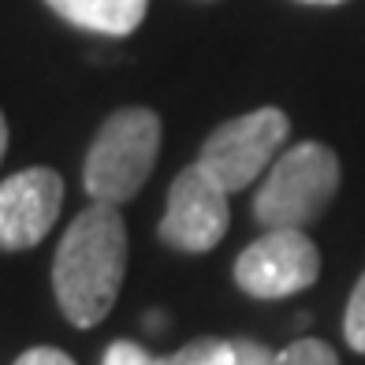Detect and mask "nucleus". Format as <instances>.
I'll return each mask as SVG.
<instances>
[{"label":"nucleus","instance_id":"nucleus-1","mask_svg":"<svg viewBox=\"0 0 365 365\" xmlns=\"http://www.w3.org/2000/svg\"><path fill=\"white\" fill-rule=\"evenodd\" d=\"M127 272V224L120 205L93 202L68 224L53 261V291L60 313L75 328L108 317Z\"/></svg>","mask_w":365,"mask_h":365},{"label":"nucleus","instance_id":"nucleus-2","mask_svg":"<svg viewBox=\"0 0 365 365\" xmlns=\"http://www.w3.org/2000/svg\"><path fill=\"white\" fill-rule=\"evenodd\" d=\"M160 153V115L153 108L130 105L112 112L93 135V145L86 153L82 182L93 202L123 205L142 187Z\"/></svg>","mask_w":365,"mask_h":365},{"label":"nucleus","instance_id":"nucleus-3","mask_svg":"<svg viewBox=\"0 0 365 365\" xmlns=\"http://www.w3.org/2000/svg\"><path fill=\"white\" fill-rule=\"evenodd\" d=\"M339 190V157L321 142H302L279 153L254 197L264 227H306L331 205Z\"/></svg>","mask_w":365,"mask_h":365},{"label":"nucleus","instance_id":"nucleus-4","mask_svg":"<svg viewBox=\"0 0 365 365\" xmlns=\"http://www.w3.org/2000/svg\"><path fill=\"white\" fill-rule=\"evenodd\" d=\"M287 135H291V120L279 108L272 105L254 108L212 130L194 164L209 179H217L227 194H235L250 187L264 168H272Z\"/></svg>","mask_w":365,"mask_h":365},{"label":"nucleus","instance_id":"nucleus-5","mask_svg":"<svg viewBox=\"0 0 365 365\" xmlns=\"http://www.w3.org/2000/svg\"><path fill=\"white\" fill-rule=\"evenodd\" d=\"M321 250L302 227H269L235 261V284L250 298H287L317 284Z\"/></svg>","mask_w":365,"mask_h":365},{"label":"nucleus","instance_id":"nucleus-6","mask_svg":"<svg viewBox=\"0 0 365 365\" xmlns=\"http://www.w3.org/2000/svg\"><path fill=\"white\" fill-rule=\"evenodd\" d=\"M227 190L197 164L182 168L168 187V209L160 217V242L179 254H209L227 235Z\"/></svg>","mask_w":365,"mask_h":365},{"label":"nucleus","instance_id":"nucleus-7","mask_svg":"<svg viewBox=\"0 0 365 365\" xmlns=\"http://www.w3.org/2000/svg\"><path fill=\"white\" fill-rule=\"evenodd\" d=\"M63 205V179L53 168H26L0 182V254L38 246Z\"/></svg>","mask_w":365,"mask_h":365},{"label":"nucleus","instance_id":"nucleus-8","mask_svg":"<svg viewBox=\"0 0 365 365\" xmlns=\"http://www.w3.org/2000/svg\"><path fill=\"white\" fill-rule=\"evenodd\" d=\"M71 26L93 30L105 38H127L142 26L149 0H45Z\"/></svg>","mask_w":365,"mask_h":365},{"label":"nucleus","instance_id":"nucleus-9","mask_svg":"<svg viewBox=\"0 0 365 365\" xmlns=\"http://www.w3.org/2000/svg\"><path fill=\"white\" fill-rule=\"evenodd\" d=\"M164 365H239L235 358V339H194L172 358H164Z\"/></svg>","mask_w":365,"mask_h":365},{"label":"nucleus","instance_id":"nucleus-10","mask_svg":"<svg viewBox=\"0 0 365 365\" xmlns=\"http://www.w3.org/2000/svg\"><path fill=\"white\" fill-rule=\"evenodd\" d=\"M276 365H339V354L324 339H294L276 354Z\"/></svg>","mask_w":365,"mask_h":365},{"label":"nucleus","instance_id":"nucleus-11","mask_svg":"<svg viewBox=\"0 0 365 365\" xmlns=\"http://www.w3.org/2000/svg\"><path fill=\"white\" fill-rule=\"evenodd\" d=\"M343 331H346V343H351L358 354H365V272L358 276V284L351 291V302H346Z\"/></svg>","mask_w":365,"mask_h":365},{"label":"nucleus","instance_id":"nucleus-12","mask_svg":"<svg viewBox=\"0 0 365 365\" xmlns=\"http://www.w3.org/2000/svg\"><path fill=\"white\" fill-rule=\"evenodd\" d=\"M101 365H164V358H153L138 343H127V339H115L108 351H105V361Z\"/></svg>","mask_w":365,"mask_h":365},{"label":"nucleus","instance_id":"nucleus-13","mask_svg":"<svg viewBox=\"0 0 365 365\" xmlns=\"http://www.w3.org/2000/svg\"><path fill=\"white\" fill-rule=\"evenodd\" d=\"M11 365H75V358H68L63 351H56V346H30V351H23Z\"/></svg>","mask_w":365,"mask_h":365},{"label":"nucleus","instance_id":"nucleus-14","mask_svg":"<svg viewBox=\"0 0 365 365\" xmlns=\"http://www.w3.org/2000/svg\"><path fill=\"white\" fill-rule=\"evenodd\" d=\"M235 358L239 365H276V354L257 339H235Z\"/></svg>","mask_w":365,"mask_h":365},{"label":"nucleus","instance_id":"nucleus-15","mask_svg":"<svg viewBox=\"0 0 365 365\" xmlns=\"http://www.w3.org/2000/svg\"><path fill=\"white\" fill-rule=\"evenodd\" d=\"M4 153H8V120L0 115V160H4Z\"/></svg>","mask_w":365,"mask_h":365},{"label":"nucleus","instance_id":"nucleus-16","mask_svg":"<svg viewBox=\"0 0 365 365\" xmlns=\"http://www.w3.org/2000/svg\"><path fill=\"white\" fill-rule=\"evenodd\" d=\"M302 4H321V8H331V4H346V0H302Z\"/></svg>","mask_w":365,"mask_h":365}]
</instances>
